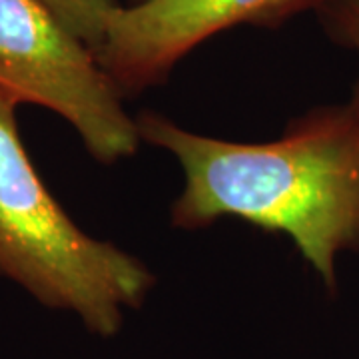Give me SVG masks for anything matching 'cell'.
<instances>
[{
  "label": "cell",
  "instance_id": "obj_1",
  "mask_svg": "<svg viewBox=\"0 0 359 359\" xmlns=\"http://www.w3.org/2000/svg\"><path fill=\"white\" fill-rule=\"evenodd\" d=\"M140 142L162 148L184 172L170 219L202 230L236 218L282 231L321 285L337 292V259L359 252V98L311 108L280 138L233 142L186 130L158 112L136 116Z\"/></svg>",
  "mask_w": 359,
  "mask_h": 359
},
{
  "label": "cell",
  "instance_id": "obj_2",
  "mask_svg": "<svg viewBox=\"0 0 359 359\" xmlns=\"http://www.w3.org/2000/svg\"><path fill=\"white\" fill-rule=\"evenodd\" d=\"M18 106L0 92V276L42 306L78 316L90 334L114 337L156 276L136 256L86 233L56 202L22 144Z\"/></svg>",
  "mask_w": 359,
  "mask_h": 359
},
{
  "label": "cell",
  "instance_id": "obj_3",
  "mask_svg": "<svg viewBox=\"0 0 359 359\" xmlns=\"http://www.w3.org/2000/svg\"><path fill=\"white\" fill-rule=\"evenodd\" d=\"M0 92L62 116L102 164L132 158L140 146L124 94L88 44L40 0H0Z\"/></svg>",
  "mask_w": 359,
  "mask_h": 359
},
{
  "label": "cell",
  "instance_id": "obj_4",
  "mask_svg": "<svg viewBox=\"0 0 359 359\" xmlns=\"http://www.w3.org/2000/svg\"><path fill=\"white\" fill-rule=\"evenodd\" d=\"M330 0H134L108 18L98 62L126 96L164 82L180 60L231 26H278Z\"/></svg>",
  "mask_w": 359,
  "mask_h": 359
},
{
  "label": "cell",
  "instance_id": "obj_5",
  "mask_svg": "<svg viewBox=\"0 0 359 359\" xmlns=\"http://www.w3.org/2000/svg\"><path fill=\"white\" fill-rule=\"evenodd\" d=\"M56 14L74 34L94 50L102 46L108 18L120 6L118 0H40Z\"/></svg>",
  "mask_w": 359,
  "mask_h": 359
},
{
  "label": "cell",
  "instance_id": "obj_6",
  "mask_svg": "<svg viewBox=\"0 0 359 359\" xmlns=\"http://www.w3.org/2000/svg\"><path fill=\"white\" fill-rule=\"evenodd\" d=\"M320 13L332 39L351 48L359 58V0H330L321 6ZM353 96L359 98V76L353 86Z\"/></svg>",
  "mask_w": 359,
  "mask_h": 359
},
{
  "label": "cell",
  "instance_id": "obj_7",
  "mask_svg": "<svg viewBox=\"0 0 359 359\" xmlns=\"http://www.w3.org/2000/svg\"><path fill=\"white\" fill-rule=\"evenodd\" d=\"M132 2H134V0H132Z\"/></svg>",
  "mask_w": 359,
  "mask_h": 359
}]
</instances>
